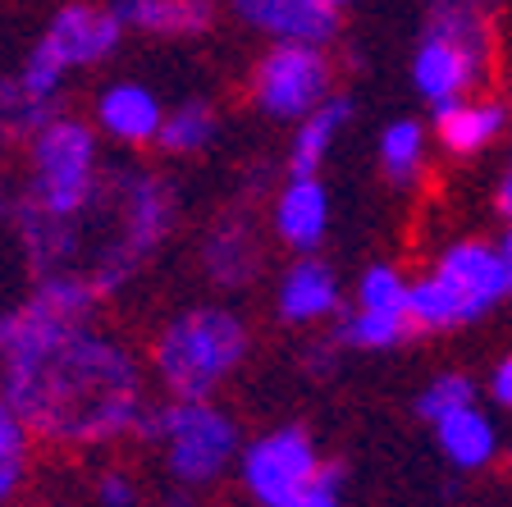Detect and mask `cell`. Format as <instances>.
Masks as SVG:
<instances>
[{
    "instance_id": "6da1fadb",
    "label": "cell",
    "mask_w": 512,
    "mask_h": 507,
    "mask_svg": "<svg viewBox=\"0 0 512 507\" xmlns=\"http://www.w3.org/2000/svg\"><path fill=\"white\" fill-rule=\"evenodd\" d=\"M101 293L83 270L37 279L0 311V389L46 444L96 448L147 430L142 361L124 338L96 329Z\"/></svg>"
},
{
    "instance_id": "7a4b0ae2",
    "label": "cell",
    "mask_w": 512,
    "mask_h": 507,
    "mask_svg": "<svg viewBox=\"0 0 512 507\" xmlns=\"http://www.w3.org/2000/svg\"><path fill=\"white\" fill-rule=\"evenodd\" d=\"M508 297H512V256L499 243L462 238V243L439 252L430 275L412 279L407 320L421 334H448L458 325L485 320Z\"/></svg>"
},
{
    "instance_id": "3957f363",
    "label": "cell",
    "mask_w": 512,
    "mask_h": 507,
    "mask_svg": "<svg viewBox=\"0 0 512 507\" xmlns=\"http://www.w3.org/2000/svg\"><path fill=\"white\" fill-rule=\"evenodd\" d=\"M252 334L229 307H188L160 329L151 366L165 398H211L247 361Z\"/></svg>"
},
{
    "instance_id": "277c9868",
    "label": "cell",
    "mask_w": 512,
    "mask_h": 507,
    "mask_svg": "<svg viewBox=\"0 0 512 507\" xmlns=\"http://www.w3.org/2000/svg\"><path fill=\"white\" fill-rule=\"evenodd\" d=\"M106 206H110V220H115V238L87 265V279L96 284L101 297L119 293L156 256V247L174 229L179 197H174V188L160 174L115 169V174H106Z\"/></svg>"
},
{
    "instance_id": "5b68a950",
    "label": "cell",
    "mask_w": 512,
    "mask_h": 507,
    "mask_svg": "<svg viewBox=\"0 0 512 507\" xmlns=\"http://www.w3.org/2000/svg\"><path fill=\"white\" fill-rule=\"evenodd\" d=\"M96 133L74 115H55L28 138V192L23 201L55 220H87L101 197Z\"/></svg>"
},
{
    "instance_id": "8992f818",
    "label": "cell",
    "mask_w": 512,
    "mask_h": 507,
    "mask_svg": "<svg viewBox=\"0 0 512 507\" xmlns=\"http://www.w3.org/2000/svg\"><path fill=\"white\" fill-rule=\"evenodd\" d=\"M124 32L128 28L119 23V14L110 10V5L101 10V5H83V0H74V5L55 10V19L46 23V32L28 51L23 74L14 78V83H19V92L28 96L42 115H60L64 74L87 69V64H101L106 55H115V46H119Z\"/></svg>"
},
{
    "instance_id": "52a82bcc",
    "label": "cell",
    "mask_w": 512,
    "mask_h": 507,
    "mask_svg": "<svg viewBox=\"0 0 512 507\" xmlns=\"http://www.w3.org/2000/svg\"><path fill=\"white\" fill-rule=\"evenodd\" d=\"M142 439L160 444L170 476L183 489H202L238 462V425L211 398H165L151 407Z\"/></svg>"
},
{
    "instance_id": "ba28073f",
    "label": "cell",
    "mask_w": 512,
    "mask_h": 507,
    "mask_svg": "<svg viewBox=\"0 0 512 507\" xmlns=\"http://www.w3.org/2000/svg\"><path fill=\"white\" fill-rule=\"evenodd\" d=\"M252 96L261 115L279 119V124H298L316 106L330 101V60L325 46L311 42H275L252 74Z\"/></svg>"
},
{
    "instance_id": "9c48e42d",
    "label": "cell",
    "mask_w": 512,
    "mask_h": 507,
    "mask_svg": "<svg viewBox=\"0 0 512 507\" xmlns=\"http://www.w3.org/2000/svg\"><path fill=\"white\" fill-rule=\"evenodd\" d=\"M320 471L325 466L316 457V444H311V434L298 430V425L261 434V439L243 444V453H238L243 489L261 507H284L288 498H298L302 489L316 485Z\"/></svg>"
},
{
    "instance_id": "30bf717a",
    "label": "cell",
    "mask_w": 512,
    "mask_h": 507,
    "mask_svg": "<svg viewBox=\"0 0 512 507\" xmlns=\"http://www.w3.org/2000/svg\"><path fill=\"white\" fill-rule=\"evenodd\" d=\"M485 69H490V51L453 42V37H439V32H426L412 55V87L421 92L426 106L444 110V106L467 101L485 83Z\"/></svg>"
},
{
    "instance_id": "8fae6325",
    "label": "cell",
    "mask_w": 512,
    "mask_h": 507,
    "mask_svg": "<svg viewBox=\"0 0 512 507\" xmlns=\"http://www.w3.org/2000/svg\"><path fill=\"white\" fill-rule=\"evenodd\" d=\"M238 23L266 32L275 42H311L325 46L339 32V10L325 0H229Z\"/></svg>"
},
{
    "instance_id": "7c38bea8",
    "label": "cell",
    "mask_w": 512,
    "mask_h": 507,
    "mask_svg": "<svg viewBox=\"0 0 512 507\" xmlns=\"http://www.w3.org/2000/svg\"><path fill=\"white\" fill-rule=\"evenodd\" d=\"M270 220H275L279 243H288L302 256L316 252L325 243V229H330V192H325L320 174H288Z\"/></svg>"
},
{
    "instance_id": "4fadbf2b",
    "label": "cell",
    "mask_w": 512,
    "mask_h": 507,
    "mask_svg": "<svg viewBox=\"0 0 512 507\" xmlns=\"http://www.w3.org/2000/svg\"><path fill=\"white\" fill-rule=\"evenodd\" d=\"M160 124H165V106H160V96L142 83H110L106 92L96 96V128H101L106 138L124 142V147L156 142Z\"/></svg>"
},
{
    "instance_id": "5bb4252c",
    "label": "cell",
    "mask_w": 512,
    "mask_h": 507,
    "mask_svg": "<svg viewBox=\"0 0 512 507\" xmlns=\"http://www.w3.org/2000/svg\"><path fill=\"white\" fill-rule=\"evenodd\" d=\"M279 320L288 325H316V320L339 311V275L320 256H302L284 270L279 279V297H275Z\"/></svg>"
},
{
    "instance_id": "9a60e30c",
    "label": "cell",
    "mask_w": 512,
    "mask_h": 507,
    "mask_svg": "<svg viewBox=\"0 0 512 507\" xmlns=\"http://www.w3.org/2000/svg\"><path fill=\"white\" fill-rule=\"evenodd\" d=\"M202 265L220 288L252 284L256 270H261V243H256V229L247 224V215L215 220V229L206 233V243H202Z\"/></svg>"
},
{
    "instance_id": "2e32d148",
    "label": "cell",
    "mask_w": 512,
    "mask_h": 507,
    "mask_svg": "<svg viewBox=\"0 0 512 507\" xmlns=\"http://www.w3.org/2000/svg\"><path fill=\"white\" fill-rule=\"evenodd\" d=\"M435 124H439V142H444L453 156H480L485 147H494V142L503 138L508 106H499L490 96H467L458 106L435 110Z\"/></svg>"
},
{
    "instance_id": "e0dca14e",
    "label": "cell",
    "mask_w": 512,
    "mask_h": 507,
    "mask_svg": "<svg viewBox=\"0 0 512 507\" xmlns=\"http://www.w3.org/2000/svg\"><path fill=\"white\" fill-rule=\"evenodd\" d=\"M110 10L124 28L151 37H202L215 23V0H115Z\"/></svg>"
},
{
    "instance_id": "ac0fdd59",
    "label": "cell",
    "mask_w": 512,
    "mask_h": 507,
    "mask_svg": "<svg viewBox=\"0 0 512 507\" xmlns=\"http://www.w3.org/2000/svg\"><path fill=\"white\" fill-rule=\"evenodd\" d=\"M352 119V101L348 96H330L325 106H316L307 119H298L293 128V147H288V174H320L325 156L334 151L339 133Z\"/></svg>"
},
{
    "instance_id": "d6986e66",
    "label": "cell",
    "mask_w": 512,
    "mask_h": 507,
    "mask_svg": "<svg viewBox=\"0 0 512 507\" xmlns=\"http://www.w3.org/2000/svg\"><path fill=\"white\" fill-rule=\"evenodd\" d=\"M435 439H439V453L458 471H480V466H490L499 457V430H494V421L480 407H462V412L444 416L435 425Z\"/></svg>"
},
{
    "instance_id": "ffe728a7",
    "label": "cell",
    "mask_w": 512,
    "mask_h": 507,
    "mask_svg": "<svg viewBox=\"0 0 512 507\" xmlns=\"http://www.w3.org/2000/svg\"><path fill=\"white\" fill-rule=\"evenodd\" d=\"M32 439L37 434L28 430L19 407L0 389V507H10L23 494V480H28V466H32Z\"/></svg>"
},
{
    "instance_id": "44dd1931",
    "label": "cell",
    "mask_w": 512,
    "mask_h": 507,
    "mask_svg": "<svg viewBox=\"0 0 512 507\" xmlns=\"http://www.w3.org/2000/svg\"><path fill=\"white\" fill-rule=\"evenodd\" d=\"M426 128L416 119H394V124L380 133V165H384V179L389 183H412L421 169H426Z\"/></svg>"
},
{
    "instance_id": "7402d4cb",
    "label": "cell",
    "mask_w": 512,
    "mask_h": 507,
    "mask_svg": "<svg viewBox=\"0 0 512 507\" xmlns=\"http://www.w3.org/2000/svg\"><path fill=\"white\" fill-rule=\"evenodd\" d=\"M407 334H412V320H407V316H389V311L352 307L348 316L339 320V329H334V343H339V348L384 352V348H398Z\"/></svg>"
},
{
    "instance_id": "603a6c76",
    "label": "cell",
    "mask_w": 512,
    "mask_h": 507,
    "mask_svg": "<svg viewBox=\"0 0 512 507\" xmlns=\"http://www.w3.org/2000/svg\"><path fill=\"white\" fill-rule=\"evenodd\" d=\"M215 128H220V119H215V110L206 101H183V106L165 110L156 147L170 151V156H197L215 138Z\"/></svg>"
},
{
    "instance_id": "cb8c5ba5",
    "label": "cell",
    "mask_w": 512,
    "mask_h": 507,
    "mask_svg": "<svg viewBox=\"0 0 512 507\" xmlns=\"http://www.w3.org/2000/svg\"><path fill=\"white\" fill-rule=\"evenodd\" d=\"M462 407H476V380L462 375V370H444V375H435V380L421 389V398H416V416L430 421V425H439L444 416L462 412Z\"/></svg>"
},
{
    "instance_id": "d4e9b609",
    "label": "cell",
    "mask_w": 512,
    "mask_h": 507,
    "mask_svg": "<svg viewBox=\"0 0 512 507\" xmlns=\"http://www.w3.org/2000/svg\"><path fill=\"white\" fill-rule=\"evenodd\" d=\"M407 297H412V279H403L394 265H371V270L357 279V307H366V311L407 316Z\"/></svg>"
},
{
    "instance_id": "484cf974",
    "label": "cell",
    "mask_w": 512,
    "mask_h": 507,
    "mask_svg": "<svg viewBox=\"0 0 512 507\" xmlns=\"http://www.w3.org/2000/svg\"><path fill=\"white\" fill-rule=\"evenodd\" d=\"M55 115H42L28 96L19 92V83H0V138H32L42 124H51Z\"/></svg>"
},
{
    "instance_id": "4316f807",
    "label": "cell",
    "mask_w": 512,
    "mask_h": 507,
    "mask_svg": "<svg viewBox=\"0 0 512 507\" xmlns=\"http://www.w3.org/2000/svg\"><path fill=\"white\" fill-rule=\"evenodd\" d=\"M284 507H343V471L339 466H325L316 476V485L302 489L298 498H288Z\"/></svg>"
},
{
    "instance_id": "83f0119b",
    "label": "cell",
    "mask_w": 512,
    "mask_h": 507,
    "mask_svg": "<svg viewBox=\"0 0 512 507\" xmlns=\"http://www.w3.org/2000/svg\"><path fill=\"white\" fill-rule=\"evenodd\" d=\"M96 503L101 507H133L138 503V485H133L124 471H101V480H96Z\"/></svg>"
},
{
    "instance_id": "f1b7e54d",
    "label": "cell",
    "mask_w": 512,
    "mask_h": 507,
    "mask_svg": "<svg viewBox=\"0 0 512 507\" xmlns=\"http://www.w3.org/2000/svg\"><path fill=\"white\" fill-rule=\"evenodd\" d=\"M490 398L499 402V407H508V412H512V357H503L499 366H494V375H490Z\"/></svg>"
},
{
    "instance_id": "f546056e",
    "label": "cell",
    "mask_w": 512,
    "mask_h": 507,
    "mask_svg": "<svg viewBox=\"0 0 512 507\" xmlns=\"http://www.w3.org/2000/svg\"><path fill=\"white\" fill-rule=\"evenodd\" d=\"M494 211H499L503 220H512V169H508V174H503L499 192H494Z\"/></svg>"
},
{
    "instance_id": "4dcf8cb0",
    "label": "cell",
    "mask_w": 512,
    "mask_h": 507,
    "mask_svg": "<svg viewBox=\"0 0 512 507\" xmlns=\"http://www.w3.org/2000/svg\"><path fill=\"white\" fill-rule=\"evenodd\" d=\"M499 247H503V252H508V256H512V220H508V229H503V238H499Z\"/></svg>"
},
{
    "instance_id": "1f68e13d",
    "label": "cell",
    "mask_w": 512,
    "mask_h": 507,
    "mask_svg": "<svg viewBox=\"0 0 512 507\" xmlns=\"http://www.w3.org/2000/svg\"><path fill=\"white\" fill-rule=\"evenodd\" d=\"M325 5H330V10H343V5H352V0H325Z\"/></svg>"
},
{
    "instance_id": "d6a6232c",
    "label": "cell",
    "mask_w": 512,
    "mask_h": 507,
    "mask_svg": "<svg viewBox=\"0 0 512 507\" xmlns=\"http://www.w3.org/2000/svg\"><path fill=\"white\" fill-rule=\"evenodd\" d=\"M0 201H5V192H0Z\"/></svg>"
},
{
    "instance_id": "836d02e7",
    "label": "cell",
    "mask_w": 512,
    "mask_h": 507,
    "mask_svg": "<svg viewBox=\"0 0 512 507\" xmlns=\"http://www.w3.org/2000/svg\"><path fill=\"white\" fill-rule=\"evenodd\" d=\"M508 169H512V165H508Z\"/></svg>"
}]
</instances>
